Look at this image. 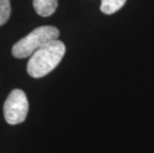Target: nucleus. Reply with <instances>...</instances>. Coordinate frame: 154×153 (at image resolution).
I'll return each instance as SVG.
<instances>
[{
    "label": "nucleus",
    "mask_w": 154,
    "mask_h": 153,
    "mask_svg": "<svg viewBox=\"0 0 154 153\" xmlns=\"http://www.w3.org/2000/svg\"><path fill=\"white\" fill-rule=\"evenodd\" d=\"M11 14L10 0H0V26L8 21Z\"/></svg>",
    "instance_id": "obj_6"
},
{
    "label": "nucleus",
    "mask_w": 154,
    "mask_h": 153,
    "mask_svg": "<svg viewBox=\"0 0 154 153\" xmlns=\"http://www.w3.org/2000/svg\"><path fill=\"white\" fill-rule=\"evenodd\" d=\"M126 0H101L100 10L106 15H110L119 11L125 4Z\"/></svg>",
    "instance_id": "obj_5"
},
{
    "label": "nucleus",
    "mask_w": 154,
    "mask_h": 153,
    "mask_svg": "<svg viewBox=\"0 0 154 153\" xmlns=\"http://www.w3.org/2000/svg\"><path fill=\"white\" fill-rule=\"evenodd\" d=\"M60 32L54 26H41L19 40L12 48V55L18 59L32 56L37 50L57 40Z\"/></svg>",
    "instance_id": "obj_2"
},
{
    "label": "nucleus",
    "mask_w": 154,
    "mask_h": 153,
    "mask_svg": "<svg viewBox=\"0 0 154 153\" xmlns=\"http://www.w3.org/2000/svg\"><path fill=\"white\" fill-rule=\"evenodd\" d=\"M66 53L62 41L54 40L40 48L32 55L27 65V72L32 78L39 79L51 73L60 64Z\"/></svg>",
    "instance_id": "obj_1"
},
{
    "label": "nucleus",
    "mask_w": 154,
    "mask_h": 153,
    "mask_svg": "<svg viewBox=\"0 0 154 153\" xmlns=\"http://www.w3.org/2000/svg\"><path fill=\"white\" fill-rule=\"evenodd\" d=\"M33 7L38 15L48 17L56 11L58 7V0H33Z\"/></svg>",
    "instance_id": "obj_4"
},
{
    "label": "nucleus",
    "mask_w": 154,
    "mask_h": 153,
    "mask_svg": "<svg viewBox=\"0 0 154 153\" xmlns=\"http://www.w3.org/2000/svg\"><path fill=\"white\" fill-rule=\"evenodd\" d=\"M29 103L27 96L22 90H13L4 103V118L9 124H18L27 118Z\"/></svg>",
    "instance_id": "obj_3"
}]
</instances>
